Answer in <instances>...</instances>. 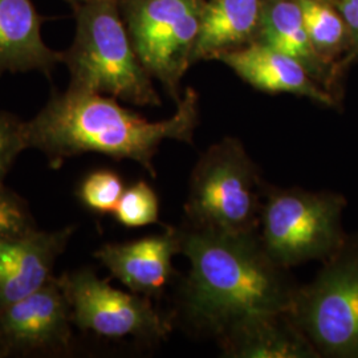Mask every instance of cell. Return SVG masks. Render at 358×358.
Listing matches in <instances>:
<instances>
[{
    "label": "cell",
    "instance_id": "6da1fadb",
    "mask_svg": "<svg viewBox=\"0 0 358 358\" xmlns=\"http://www.w3.org/2000/svg\"><path fill=\"white\" fill-rule=\"evenodd\" d=\"M180 254L190 271L178 289L174 317L217 338L244 319L289 312L299 285L267 254L259 230L224 232L183 226Z\"/></svg>",
    "mask_w": 358,
    "mask_h": 358
},
{
    "label": "cell",
    "instance_id": "7a4b0ae2",
    "mask_svg": "<svg viewBox=\"0 0 358 358\" xmlns=\"http://www.w3.org/2000/svg\"><path fill=\"white\" fill-rule=\"evenodd\" d=\"M196 124V96L192 90L179 101L176 115L150 122L110 96L68 87L53 92L38 115L26 121V131L28 146L44 154L52 169L80 154L97 153L134 161L155 178L153 161L161 143H192Z\"/></svg>",
    "mask_w": 358,
    "mask_h": 358
},
{
    "label": "cell",
    "instance_id": "3957f363",
    "mask_svg": "<svg viewBox=\"0 0 358 358\" xmlns=\"http://www.w3.org/2000/svg\"><path fill=\"white\" fill-rule=\"evenodd\" d=\"M73 11L75 38L63 52L69 88L140 106L159 105L152 76L136 55L117 0H85Z\"/></svg>",
    "mask_w": 358,
    "mask_h": 358
},
{
    "label": "cell",
    "instance_id": "277c9868",
    "mask_svg": "<svg viewBox=\"0 0 358 358\" xmlns=\"http://www.w3.org/2000/svg\"><path fill=\"white\" fill-rule=\"evenodd\" d=\"M266 187L243 145L224 138L210 146L192 169L185 224L224 232L257 231Z\"/></svg>",
    "mask_w": 358,
    "mask_h": 358
},
{
    "label": "cell",
    "instance_id": "5b68a950",
    "mask_svg": "<svg viewBox=\"0 0 358 358\" xmlns=\"http://www.w3.org/2000/svg\"><path fill=\"white\" fill-rule=\"evenodd\" d=\"M346 199L334 192L266 187L259 236L279 266L324 262L344 243Z\"/></svg>",
    "mask_w": 358,
    "mask_h": 358
},
{
    "label": "cell",
    "instance_id": "8992f818",
    "mask_svg": "<svg viewBox=\"0 0 358 358\" xmlns=\"http://www.w3.org/2000/svg\"><path fill=\"white\" fill-rule=\"evenodd\" d=\"M306 285H299L291 317L317 357L358 358V232Z\"/></svg>",
    "mask_w": 358,
    "mask_h": 358
},
{
    "label": "cell",
    "instance_id": "52a82bcc",
    "mask_svg": "<svg viewBox=\"0 0 358 358\" xmlns=\"http://www.w3.org/2000/svg\"><path fill=\"white\" fill-rule=\"evenodd\" d=\"M59 280L71 304L73 325L81 332L155 344L173 331L174 316L161 313L152 299L117 289L92 268L66 272Z\"/></svg>",
    "mask_w": 358,
    "mask_h": 358
},
{
    "label": "cell",
    "instance_id": "ba28073f",
    "mask_svg": "<svg viewBox=\"0 0 358 358\" xmlns=\"http://www.w3.org/2000/svg\"><path fill=\"white\" fill-rule=\"evenodd\" d=\"M124 11L142 66L177 97L198 38L202 11L196 0H127Z\"/></svg>",
    "mask_w": 358,
    "mask_h": 358
},
{
    "label": "cell",
    "instance_id": "9c48e42d",
    "mask_svg": "<svg viewBox=\"0 0 358 358\" xmlns=\"http://www.w3.org/2000/svg\"><path fill=\"white\" fill-rule=\"evenodd\" d=\"M72 310L59 278L0 310V357L69 352Z\"/></svg>",
    "mask_w": 358,
    "mask_h": 358
},
{
    "label": "cell",
    "instance_id": "30bf717a",
    "mask_svg": "<svg viewBox=\"0 0 358 358\" xmlns=\"http://www.w3.org/2000/svg\"><path fill=\"white\" fill-rule=\"evenodd\" d=\"M180 254L179 229L127 243L103 244L94 257L130 292L149 299L161 297L174 276L173 257Z\"/></svg>",
    "mask_w": 358,
    "mask_h": 358
},
{
    "label": "cell",
    "instance_id": "8fae6325",
    "mask_svg": "<svg viewBox=\"0 0 358 358\" xmlns=\"http://www.w3.org/2000/svg\"><path fill=\"white\" fill-rule=\"evenodd\" d=\"M75 230V226L36 230L23 238L0 241V310L51 280L53 267Z\"/></svg>",
    "mask_w": 358,
    "mask_h": 358
},
{
    "label": "cell",
    "instance_id": "7c38bea8",
    "mask_svg": "<svg viewBox=\"0 0 358 358\" xmlns=\"http://www.w3.org/2000/svg\"><path fill=\"white\" fill-rule=\"evenodd\" d=\"M217 341L226 357L319 358L289 312L250 316Z\"/></svg>",
    "mask_w": 358,
    "mask_h": 358
},
{
    "label": "cell",
    "instance_id": "4fadbf2b",
    "mask_svg": "<svg viewBox=\"0 0 358 358\" xmlns=\"http://www.w3.org/2000/svg\"><path fill=\"white\" fill-rule=\"evenodd\" d=\"M63 63L41 36V19L32 0H0V75L38 71L51 76Z\"/></svg>",
    "mask_w": 358,
    "mask_h": 358
},
{
    "label": "cell",
    "instance_id": "5bb4252c",
    "mask_svg": "<svg viewBox=\"0 0 358 358\" xmlns=\"http://www.w3.org/2000/svg\"><path fill=\"white\" fill-rule=\"evenodd\" d=\"M217 56L256 90L294 93L321 103H333L332 96L310 80L303 65L267 44H254L242 50L222 52Z\"/></svg>",
    "mask_w": 358,
    "mask_h": 358
},
{
    "label": "cell",
    "instance_id": "9a60e30c",
    "mask_svg": "<svg viewBox=\"0 0 358 358\" xmlns=\"http://www.w3.org/2000/svg\"><path fill=\"white\" fill-rule=\"evenodd\" d=\"M259 13V0H214L201 13L192 56H217L242 43L254 31Z\"/></svg>",
    "mask_w": 358,
    "mask_h": 358
},
{
    "label": "cell",
    "instance_id": "2e32d148",
    "mask_svg": "<svg viewBox=\"0 0 358 358\" xmlns=\"http://www.w3.org/2000/svg\"><path fill=\"white\" fill-rule=\"evenodd\" d=\"M263 34L266 44L271 48L297 60L308 73L319 72L317 51L308 36L297 1L280 0L273 3L263 15Z\"/></svg>",
    "mask_w": 358,
    "mask_h": 358
},
{
    "label": "cell",
    "instance_id": "e0dca14e",
    "mask_svg": "<svg viewBox=\"0 0 358 358\" xmlns=\"http://www.w3.org/2000/svg\"><path fill=\"white\" fill-rule=\"evenodd\" d=\"M115 220L128 229H138L159 222V201L153 187L138 180L122 194L113 214Z\"/></svg>",
    "mask_w": 358,
    "mask_h": 358
},
{
    "label": "cell",
    "instance_id": "ac0fdd59",
    "mask_svg": "<svg viewBox=\"0 0 358 358\" xmlns=\"http://www.w3.org/2000/svg\"><path fill=\"white\" fill-rule=\"evenodd\" d=\"M124 192L125 186L121 177L113 170L101 169L83 179L77 196L92 213L106 215L113 214Z\"/></svg>",
    "mask_w": 358,
    "mask_h": 358
},
{
    "label": "cell",
    "instance_id": "d6986e66",
    "mask_svg": "<svg viewBox=\"0 0 358 358\" xmlns=\"http://www.w3.org/2000/svg\"><path fill=\"white\" fill-rule=\"evenodd\" d=\"M304 26L316 51H329L344 36V24L337 13L317 0H296Z\"/></svg>",
    "mask_w": 358,
    "mask_h": 358
},
{
    "label": "cell",
    "instance_id": "ffe728a7",
    "mask_svg": "<svg viewBox=\"0 0 358 358\" xmlns=\"http://www.w3.org/2000/svg\"><path fill=\"white\" fill-rule=\"evenodd\" d=\"M36 230V220L26 201L0 185V241L23 238Z\"/></svg>",
    "mask_w": 358,
    "mask_h": 358
},
{
    "label": "cell",
    "instance_id": "44dd1931",
    "mask_svg": "<svg viewBox=\"0 0 358 358\" xmlns=\"http://www.w3.org/2000/svg\"><path fill=\"white\" fill-rule=\"evenodd\" d=\"M29 149L27 140L26 121L0 110V185L10 173L16 158Z\"/></svg>",
    "mask_w": 358,
    "mask_h": 358
},
{
    "label": "cell",
    "instance_id": "7402d4cb",
    "mask_svg": "<svg viewBox=\"0 0 358 358\" xmlns=\"http://www.w3.org/2000/svg\"><path fill=\"white\" fill-rule=\"evenodd\" d=\"M343 13L346 22L358 29V0H346L343 6Z\"/></svg>",
    "mask_w": 358,
    "mask_h": 358
},
{
    "label": "cell",
    "instance_id": "603a6c76",
    "mask_svg": "<svg viewBox=\"0 0 358 358\" xmlns=\"http://www.w3.org/2000/svg\"><path fill=\"white\" fill-rule=\"evenodd\" d=\"M68 4H71L72 8H76L77 6H80L81 3H84L85 0H64Z\"/></svg>",
    "mask_w": 358,
    "mask_h": 358
}]
</instances>
